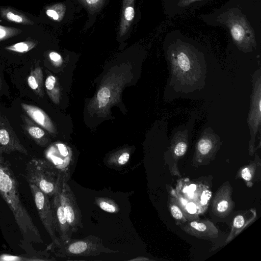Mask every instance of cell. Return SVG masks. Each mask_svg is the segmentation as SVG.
Here are the masks:
<instances>
[{
    "label": "cell",
    "instance_id": "obj_17",
    "mask_svg": "<svg viewBox=\"0 0 261 261\" xmlns=\"http://www.w3.org/2000/svg\"><path fill=\"white\" fill-rule=\"evenodd\" d=\"M23 129L28 135L38 145L44 146L49 142V139L44 130L34 121L23 115L21 116Z\"/></svg>",
    "mask_w": 261,
    "mask_h": 261
},
{
    "label": "cell",
    "instance_id": "obj_1",
    "mask_svg": "<svg viewBox=\"0 0 261 261\" xmlns=\"http://www.w3.org/2000/svg\"><path fill=\"white\" fill-rule=\"evenodd\" d=\"M18 188L9 162L0 154V195L12 212L24 240L42 243L40 232L21 201Z\"/></svg>",
    "mask_w": 261,
    "mask_h": 261
},
{
    "label": "cell",
    "instance_id": "obj_2",
    "mask_svg": "<svg viewBox=\"0 0 261 261\" xmlns=\"http://www.w3.org/2000/svg\"><path fill=\"white\" fill-rule=\"evenodd\" d=\"M172 77L180 85L195 86L203 75L196 54L188 44L174 45L168 54Z\"/></svg>",
    "mask_w": 261,
    "mask_h": 261
},
{
    "label": "cell",
    "instance_id": "obj_29",
    "mask_svg": "<svg viewBox=\"0 0 261 261\" xmlns=\"http://www.w3.org/2000/svg\"><path fill=\"white\" fill-rule=\"evenodd\" d=\"M46 14L50 17H51L54 20H58L59 15L57 12L54 9L49 8L46 11Z\"/></svg>",
    "mask_w": 261,
    "mask_h": 261
},
{
    "label": "cell",
    "instance_id": "obj_27",
    "mask_svg": "<svg viewBox=\"0 0 261 261\" xmlns=\"http://www.w3.org/2000/svg\"><path fill=\"white\" fill-rule=\"evenodd\" d=\"M22 33L18 28L0 25V41L16 36Z\"/></svg>",
    "mask_w": 261,
    "mask_h": 261
},
{
    "label": "cell",
    "instance_id": "obj_31",
    "mask_svg": "<svg viewBox=\"0 0 261 261\" xmlns=\"http://www.w3.org/2000/svg\"><path fill=\"white\" fill-rule=\"evenodd\" d=\"M198 1L201 0H179L178 5L180 7H185L189 5L190 4L194 2Z\"/></svg>",
    "mask_w": 261,
    "mask_h": 261
},
{
    "label": "cell",
    "instance_id": "obj_19",
    "mask_svg": "<svg viewBox=\"0 0 261 261\" xmlns=\"http://www.w3.org/2000/svg\"><path fill=\"white\" fill-rule=\"evenodd\" d=\"M0 15L3 19L10 22L22 25H32L34 24V22L25 14L10 7H1Z\"/></svg>",
    "mask_w": 261,
    "mask_h": 261
},
{
    "label": "cell",
    "instance_id": "obj_33",
    "mask_svg": "<svg viewBox=\"0 0 261 261\" xmlns=\"http://www.w3.org/2000/svg\"><path fill=\"white\" fill-rule=\"evenodd\" d=\"M2 86H3V83H2V79L0 76V90L2 88Z\"/></svg>",
    "mask_w": 261,
    "mask_h": 261
},
{
    "label": "cell",
    "instance_id": "obj_7",
    "mask_svg": "<svg viewBox=\"0 0 261 261\" xmlns=\"http://www.w3.org/2000/svg\"><path fill=\"white\" fill-rule=\"evenodd\" d=\"M221 144L220 137L211 127L205 129L195 145L193 164L195 166L208 164L215 159Z\"/></svg>",
    "mask_w": 261,
    "mask_h": 261
},
{
    "label": "cell",
    "instance_id": "obj_23",
    "mask_svg": "<svg viewBox=\"0 0 261 261\" xmlns=\"http://www.w3.org/2000/svg\"><path fill=\"white\" fill-rule=\"evenodd\" d=\"M95 203L101 210L110 213H118L120 211L118 205L113 199L102 197L94 198Z\"/></svg>",
    "mask_w": 261,
    "mask_h": 261
},
{
    "label": "cell",
    "instance_id": "obj_28",
    "mask_svg": "<svg viewBox=\"0 0 261 261\" xmlns=\"http://www.w3.org/2000/svg\"><path fill=\"white\" fill-rule=\"evenodd\" d=\"M125 18L127 20H131L134 16V10L133 7H128L126 8L124 13Z\"/></svg>",
    "mask_w": 261,
    "mask_h": 261
},
{
    "label": "cell",
    "instance_id": "obj_10",
    "mask_svg": "<svg viewBox=\"0 0 261 261\" xmlns=\"http://www.w3.org/2000/svg\"><path fill=\"white\" fill-rule=\"evenodd\" d=\"M15 151L28 153L7 117L0 113V154Z\"/></svg>",
    "mask_w": 261,
    "mask_h": 261
},
{
    "label": "cell",
    "instance_id": "obj_3",
    "mask_svg": "<svg viewBox=\"0 0 261 261\" xmlns=\"http://www.w3.org/2000/svg\"><path fill=\"white\" fill-rule=\"evenodd\" d=\"M25 178L29 184L37 187L49 197L61 189L67 174L59 171L47 160L33 158L26 165Z\"/></svg>",
    "mask_w": 261,
    "mask_h": 261
},
{
    "label": "cell",
    "instance_id": "obj_11",
    "mask_svg": "<svg viewBox=\"0 0 261 261\" xmlns=\"http://www.w3.org/2000/svg\"><path fill=\"white\" fill-rule=\"evenodd\" d=\"M188 147L187 130L177 132L173 136L170 145L165 154V160L169 165H171L170 170L173 174L180 176L177 163L186 154Z\"/></svg>",
    "mask_w": 261,
    "mask_h": 261
},
{
    "label": "cell",
    "instance_id": "obj_32",
    "mask_svg": "<svg viewBox=\"0 0 261 261\" xmlns=\"http://www.w3.org/2000/svg\"><path fill=\"white\" fill-rule=\"evenodd\" d=\"M99 0H86V2L87 3H88L89 4H94V3H96Z\"/></svg>",
    "mask_w": 261,
    "mask_h": 261
},
{
    "label": "cell",
    "instance_id": "obj_18",
    "mask_svg": "<svg viewBox=\"0 0 261 261\" xmlns=\"http://www.w3.org/2000/svg\"><path fill=\"white\" fill-rule=\"evenodd\" d=\"M260 167V160L257 154H255L254 160L248 165L240 168L237 175L238 178H241L246 182L247 187L253 186L255 178L257 176V170Z\"/></svg>",
    "mask_w": 261,
    "mask_h": 261
},
{
    "label": "cell",
    "instance_id": "obj_30",
    "mask_svg": "<svg viewBox=\"0 0 261 261\" xmlns=\"http://www.w3.org/2000/svg\"><path fill=\"white\" fill-rule=\"evenodd\" d=\"M49 58L50 60L55 63H58L61 60V57L59 54L56 52H51L49 54Z\"/></svg>",
    "mask_w": 261,
    "mask_h": 261
},
{
    "label": "cell",
    "instance_id": "obj_24",
    "mask_svg": "<svg viewBox=\"0 0 261 261\" xmlns=\"http://www.w3.org/2000/svg\"><path fill=\"white\" fill-rule=\"evenodd\" d=\"M212 195L211 190L207 186L203 185L201 193L196 203L199 214L204 213L206 210L209 202L212 198Z\"/></svg>",
    "mask_w": 261,
    "mask_h": 261
},
{
    "label": "cell",
    "instance_id": "obj_16",
    "mask_svg": "<svg viewBox=\"0 0 261 261\" xmlns=\"http://www.w3.org/2000/svg\"><path fill=\"white\" fill-rule=\"evenodd\" d=\"M21 106L27 115L39 126L50 133H55V126L49 117L38 107L21 103Z\"/></svg>",
    "mask_w": 261,
    "mask_h": 261
},
{
    "label": "cell",
    "instance_id": "obj_14",
    "mask_svg": "<svg viewBox=\"0 0 261 261\" xmlns=\"http://www.w3.org/2000/svg\"><path fill=\"white\" fill-rule=\"evenodd\" d=\"M59 191L53 196V198L51 204L56 232L59 234V238L60 240L65 241L71 238L73 232L67 221L64 209L62 205Z\"/></svg>",
    "mask_w": 261,
    "mask_h": 261
},
{
    "label": "cell",
    "instance_id": "obj_8",
    "mask_svg": "<svg viewBox=\"0 0 261 261\" xmlns=\"http://www.w3.org/2000/svg\"><path fill=\"white\" fill-rule=\"evenodd\" d=\"M40 219L47 233L56 243L59 238L56 234L51 204L49 196L34 185L29 184Z\"/></svg>",
    "mask_w": 261,
    "mask_h": 261
},
{
    "label": "cell",
    "instance_id": "obj_13",
    "mask_svg": "<svg viewBox=\"0 0 261 261\" xmlns=\"http://www.w3.org/2000/svg\"><path fill=\"white\" fill-rule=\"evenodd\" d=\"M232 188L228 181L223 183L215 194L212 210L218 217L224 218L231 212L234 207V202L231 198Z\"/></svg>",
    "mask_w": 261,
    "mask_h": 261
},
{
    "label": "cell",
    "instance_id": "obj_12",
    "mask_svg": "<svg viewBox=\"0 0 261 261\" xmlns=\"http://www.w3.org/2000/svg\"><path fill=\"white\" fill-rule=\"evenodd\" d=\"M179 226L186 233L198 239L212 241L219 237V229L209 220H190Z\"/></svg>",
    "mask_w": 261,
    "mask_h": 261
},
{
    "label": "cell",
    "instance_id": "obj_5",
    "mask_svg": "<svg viewBox=\"0 0 261 261\" xmlns=\"http://www.w3.org/2000/svg\"><path fill=\"white\" fill-rule=\"evenodd\" d=\"M225 24L237 46L244 52H249L256 47L254 32L246 17L231 12L227 16Z\"/></svg>",
    "mask_w": 261,
    "mask_h": 261
},
{
    "label": "cell",
    "instance_id": "obj_25",
    "mask_svg": "<svg viewBox=\"0 0 261 261\" xmlns=\"http://www.w3.org/2000/svg\"><path fill=\"white\" fill-rule=\"evenodd\" d=\"M45 86L50 98L55 102L57 103L58 101L59 90L56 78L52 75H49L45 80Z\"/></svg>",
    "mask_w": 261,
    "mask_h": 261
},
{
    "label": "cell",
    "instance_id": "obj_9",
    "mask_svg": "<svg viewBox=\"0 0 261 261\" xmlns=\"http://www.w3.org/2000/svg\"><path fill=\"white\" fill-rule=\"evenodd\" d=\"M64 180L59 191L61 202L69 225L73 232L83 228L82 215L76 198L67 183Z\"/></svg>",
    "mask_w": 261,
    "mask_h": 261
},
{
    "label": "cell",
    "instance_id": "obj_15",
    "mask_svg": "<svg viewBox=\"0 0 261 261\" xmlns=\"http://www.w3.org/2000/svg\"><path fill=\"white\" fill-rule=\"evenodd\" d=\"M256 218V212L254 208H251L237 215L232 220L230 232L225 240V243L227 244L231 242L247 226L255 221Z\"/></svg>",
    "mask_w": 261,
    "mask_h": 261
},
{
    "label": "cell",
    "instance_id": "obj_21",
    "mask_svg": "<svg viewBox=\"0 0 261 261\" xmlns=\"http://www.w3.org/2000/svg\"><path fill=\"white\" fill-rule=\"evenodd\" d=\"M168 207L171 215L175 221L176 225H179L188 221L173 194L172 188L169 196Z\"/></svg>",
    "mask_w": 261,
    "mask_h": 261
},
{
    "label": "cell",
    "instance_id": "obj_22",
    "mask_svg": "<svg viewBox=\"0 0 261 261\" xmlns=\"http://www.w3.org/2000/svg\"><path fill=\"white\" fill-rule=\"evenodd\" d=\"M130 152L128 149H122L111 154L107 160L108 164L111 166L120 167L125 165L129 161Z\"/></svg>",
    "mask_w": 261,
    "mask_h": 261
},
{
    "label": "cell",
    "instance_id": "obj_26",
    "mask_svg": "<svg viewBox=\"0 0 261 261\" xmlns=\"http://www.w3.org/2000/svg\"><path fill=\"white\" fill-rule=\"evenodd\" d=\"M37 44V42L35 41H25L7 46L5 49L14 52L25 53L34 48Z\"/></svg>",
    "mask_w": 261,
    "mask_h": 261
},
{
    "label": "cell",
    "instance_id": "obj_6",
    "mask_svg": "<svg viewBox=\"0 0 261 261\" xmlns=\"http://www.w3.org/2000/svg\"><path fill=\"white\" fill-rule=\"evenodd\" d=\"M252 86L251 104L247 119L251 136L248 146L250 155H253L256 149L255 146V137L258 132H260L261 79L259 69L256 71L252 76Z\"/></svg>",
    "mask_w": 261,
    "mask_h": 261
},
{
    "label": "cell",
    "instance_id": "obj_4",
    "mask_svg": "<svg viewBox=\"0 0 261 261\" xmlns=\"http://www.w3.org/2000/svg\"><path fill=\"white\" fill-rule=\"evenodd\" d=\"M48 248L57 257L62 258L95 256L103 253L119 252L106 247L101 239L93 235L65 241L59 238L56 243H51Z\"/></svg>",
    "mask_w": 261,
    "mask_h": 261
},
{
    "label": "cell",
    "instance_id": "obj_20",
    "mask_svg": "<svg viewBox=\"0 0 261 261\" xmlns=\"http://www.w3.org/2000/svg\"><path fill=\"white\" fill-rule=\"evenodd\" d=\"M27 82L30 88L40 97L43 95V73L40 67L32 70L28 77Z\"/></svg>",
    "mask_w": 261,
    "mask_h": 261
}]
</instances>
